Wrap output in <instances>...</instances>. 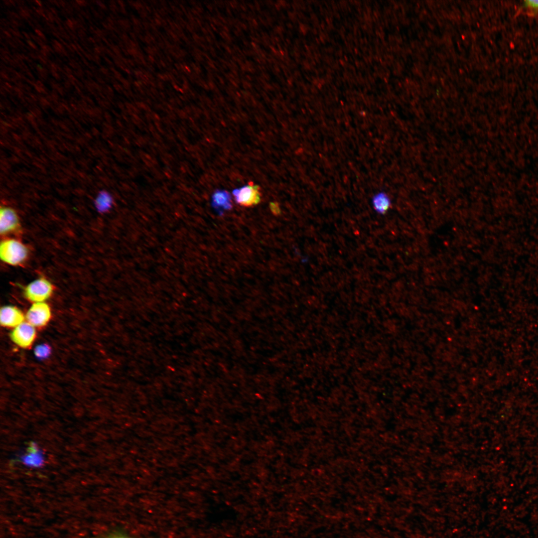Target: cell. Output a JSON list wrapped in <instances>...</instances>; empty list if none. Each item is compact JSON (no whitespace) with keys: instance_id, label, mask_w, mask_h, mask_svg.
<instances>
[{"instance_id":"obj_1","label":"cell","mask_w":538,"mask_h":538,"mask_svg":"<svg viewBox=\"0 0 538 538\" xmlns=\"http://www.w3.org/2000/svg\"><path fill=\"white\" fill-rule=\"evenodd\" d=\"M28 256L27 247L16 239H6L0 243V259L8 265L19 266L25 262Z\"/></svg>"},{"instance_id":"obj_2","label":"cell","mask_w":538,"mask_h":538,"mask_svg":"<svg viewBox=\"0 0 538 538\" xmlns=\"http://www.w3.org/2000/svg\"><path fill=\"white\" fill-rule=\"evenodd\" d=\"M54 286L43 277H39L28 284L24 288V297L33 303L45 302L52 295Z\"/></svg>"},{"instance_id":"obj_3","label":"cell","mask_w":538,"mask_h":538,"mask_svg":"<svg viewBox=\"0 0 538 538\" xmlns=\"http://www.w3.org/2000/svg\"><path fill=\"white\" fill-rule=\"evenodd\" d=\"M260 189L259 185L250 181L247 185L234 189L232 194L237 204L244 207H250L260 202L261 194Z\"/></svg>"},{"instance_id":"obj_4","label":"cell","mask_w":538,"mask_h":538,"mask_svg":"<svg viewBox=\"0 0 538 538\" xmlns=\"http://www.w3.org/2000/svg\"><path fill=\"white\" fill-rule=\"evenodd\" d=\"M51 317L50 308L45 302L33 303L25 316L26 321L35 328L46 326Z\"/></svg>"},{"instance_id":"obj_5","label":"cell","mask_w":538,"mask_h":538,"mask_svg":"<svg viewBox=\"0 0 538 538\" xmlns=\"http://www.w3.org/2000/svg\"><path fill=\"white\" fill-rule=\"evenodd\" d=\"M36 337L35 328L24 321L14 328L10 334L11 340L18 346L27 349L30 347Z\"/></svg>"},{"instance_id":"obj_6","label":"cell","mask_w":538,"mask_h":538,"mask_svg":"<svg viewBox=\"0 0 538 538\" xmlns=\"http://www.w3.org/2000/svg\"><path fill=\"white\" fill-rule=\"evenodd\" d=\"M19 220L12 208L3 206L0 210V233L2 236L16 231L19 227Z\"/></svg>"},{"instance_id":"obj_7","label":"cell","mask_w":538,"mask_h":538,"mask_svg":"<svg viewBox=\"0 0 538 538\" xmlns=\"http://www.w3.org/2000/svg\"><path fill=\"white\" fill-rule=\"evenodd\" d=\"M25 318L22 312L17 307L6 305L0 310V323L2 326L15 328L24 322Z\"/></svg>"},{"instance_id":"obj_8","label":"cell","mask_w":538,"mask_h":538,"mask_svg":"<svg viewBox=\"0 0 538 538\" xmlns=\"http://www.w3.org/2000/svg\"><path fill=\"white\" fill-rule=\"evenodd\" d=\"M230 193L223 189H216L211 196V206L220 216L233 207Z\"/></svg>"},{"instance_id":"obj_9","label":"cell","mask_w":538,"mask_h":538,"mask_svg":"<svg viewBox=\"0 0 538 538\" xmlns=\"http://www.w3.org/2000/svg\"><path fill=\"white\" fill-rule=\"evenodd\" d=\"M27 452L21 457L22 462L30 467H39L43 465L44 458L42 452L35 444L31 443Z\"/></svg>"},{"instance_id":"obj_10","label":"cell","mask_w":538,"mask_h":538,"mask_svg":"<svg viewBox=\"0 0 538 538\" xmlns=\"http://www.w3.org/2000/svg\"><path fill=\"white\" fill-rule=\"evenodd\" d=\"M113 204V198L111 194L107 191L99 192L95 200V205L97 210L104 213L109 211Z\"/></svg>"},{"instance_id":"obj_11","label":"cell","mask_w":538,"mask_h":538,"mask_svg":"<svg viewBox=\"0 0 538 538\" xmlns=\"http://www.w3.org/2000/svg\"><path fill=\"white\" fill-rule=\"evenodd\" d=\"M373 204L377 210L384 212L389 209L391 202L389 197L386 194L381 193L374 196Z\"/></svg>"},{"instance_id":"obj_12","label":"cell","mask_w":538,"mask_h":538,"mask_svg":"<svg viewBox=\"0 0 538 538\" xmlns=\"http://www.w3.org/2000/svg\"><path fill=\"white\" fill-rule=\"evenodd\" d=\"M51 352L50 347L47 344H42L37 346L34 349V354L39 359L47 358Z\"/></svg>"},{"instance_id":"obj_13","label":"cell","mask_w":538,"mask_h":538,"mask_svg":"<svg viewBox=\"0 0 538 538\" xmlns=\"http://www.w3.org/2000/svg\"><path fill=\"white\" fill-rule=\"evenodd\" d=\"M524 7L533 14L538 13V0H527L524 1Z\"/></svg>"},{"instance_id":"obj_14","label":"cell","mask_w":538,"mask_h":538,"mask_svg":"<svg viewBox=\"0 0 538 538\" xmlns=\"http://www.w3.org/2000/svg\"><path fill=\"white\" fill-rule=\"evenodd\" d=\"M269 207L271 212L275 215H278L280 213V209L278 203L276 202H271L269 204Z\"/></svg>"},{"instance_id":"obj_15","label":"cell","mask_w":538,"mask_h":538,"mask_svg":"<svg viewBox=\"0 0 538 538\" xmlns=\"http://www.w3.org/2000/svg\"><path fill=\"white\" fill-rule=\"evenodd\" d=\"M127 538L119 537H115V538Z\"/></svg>"}]
</instances>
